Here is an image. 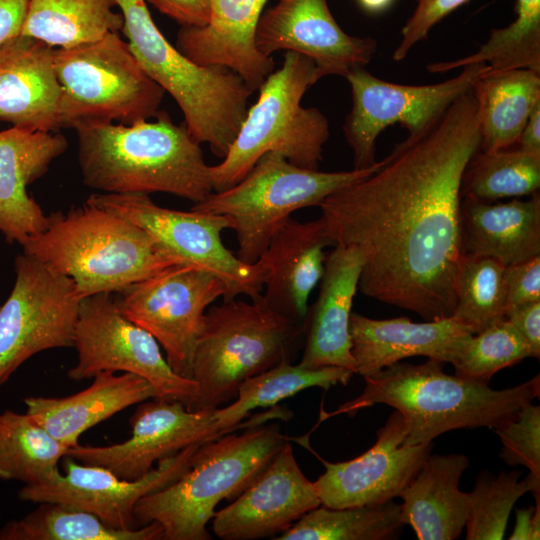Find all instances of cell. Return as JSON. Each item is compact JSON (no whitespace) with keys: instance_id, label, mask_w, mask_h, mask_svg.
Returning a JSON list of instances; mask_svg holds the SVG:
<instances>
[{"instance_id":"9a60e30c","label":"cell","mask_w":540,"mask_h":540,"mask_svg":"<svg viewBox=\"0 0 540 540\" xmlns=\"http://www.w3.org/2000/svg\"><path fill=\"white\" fill-rule=\"evenodd\" d=\"M225 293L223 282L214 275L176 264L129 285L115 300L126 318L156 339L172 370L190 378L204 315Z\"/></svg>"},{"instance_id":"1f68e13d","label":"cell","mask_w":540,"mask_h":540,"mask_svg":"<svg viewBox=\"0 0 540 540\" xmlns=\"http://www.w3.org/2000/svg\"><path fill=\"white\" fill-rule=\"evenodd\" d=\"M115 0H27L22 35L53 48H70L119 33L123 16Z\"/></svg>"},{"instance_id":"2e32d148","label":"cell","mask_w":540,"mask_h":540,"mask_svg":"<svg viewBox=\"0 0 540 540\" xmlns=\"http://www.w3.org/2000/svg\"><path fill=\"white\" fill-rule=\"evenodd\" d=\"M190 445L158 461L157 467L136 480L116 476L107 468L63 457V471L36 485H24L18 498L33 503L53 502L86 511L120 530L137 528L134 507L145 495L176 481L190 467L199 445Z\"/></svg>"},{"instance_id":"7c38bea8","label":"cell","mask_w":540,"mask_h":540,"mask_svg":"<svg viewBox=\"0 0 540 540\" xmlns=\"http://www.w3.org/2000/svg\"><path fill=\"white\" fill-rule=\"evenodd\" d=\"M73 347L78 361L67 373L72 380L122 371L149 381L158 398L178 400L187 408L197 395V384L172 370L156 339L120 312L111 293L81 299Z\"/></svg>"},{"instance_id":"ee69618b","label":"cell","mask_w":540,"mask_h":540,"mask_svg":"<svg viewBox=\"0 0 540 540\" xmlns=\"http://www.w3.org/2000/svg\"><path fill=\"white\" fill-rule=\"evenodd\" d=\"M505 319L528 344L533 358L540 357V301L511 305L506 308Z\"/></svg>"},{"instance_id":"3957f363","label":"cell","mask_w":540,"mask_h":540,"mask_svg":"<svg viewBox=\"0 0 540 540\" xmlns=\"http://www.w3.org/2000/svg\"><path fill=\"white\" fill-rule=\"evenodd\" d=\"M444 362L428 359L422 364L396 362L364 377L362 393L332 412L320 413V422L376 404L394 408L404 418L409 445L433 442L446 432L479 427L497 428L526 404L539 398L540 376L502 390L449 375Z\"/></svg>"},{"instance_id":"ab89813d","label":"cell","mask_w":540,"mask_h":540,"mask_svg":"<svg viewBox=\"0 0 540 540\" xmlns=\"http://www.w3.org/2000/svg\"><path fill=\"white\" fill-rule=\"evenodd\" d=\"M532 357L524 338L506 319L473 334L452 363L455 375L482 384L498 371Z\"/></svg>"},{"instance_id":"83f0119b","label":"cell","mask_w":540,"mask_h":540,"mask_svg":"<svg viewBox=\"0 0 540 540\" xmlns=\"http://www.w3.org/2000/svg\"><path fill=\"white\" fill-rule=\"evenodd\" d=\"M470 466L463 454H429L399 497L400 516L419 540L458 539L469 513V495L459 489Z\"/></svg>"},{"instance_id":"e575fe53","label":"cell","mask_w":540,"mask_h":540,"mask_svg":"<svg viewBox=\"0 0 540 540\" xmlns=\"http://www.w3.org/2000/svg\"><path fill=\"white\" fill-rule=\"evenodd\" d=\"M404 526L400 505L391 501L378 505L310 510L276 540H387Z\"/></svg>"},{"instance_id":"44dd1931","label":"cell","mask_w":540,"mask_h":540,"mask_svg":"<svg viewBox=\"0 0 540 540\" xmlns=\"http://www.w3.org/2000/svg\"><path fill=\"white\" fill-rule=\"evenodd\" d=\"M66 138L12 126L0 131V234L21 246L48 224L27 187L43 176L50 164L67 149Z\"/></svg>"},{"instance_id":"ffe728a7","label":"cell","mask_w":540,"mask_h":540,"mask_svg":"<svg viewBox=\"0 0 540 540\" xmlns=\"http://www.w3.org/2000/svg\"><path fill=\"white\" fill-rule=\"evenodd\" d=\"M319 505L315 483L304 475L286 441L256 479L215 512L212 530L223 540L273 538Z\"/></svg>"},{"instance_id":"cb8c5ba5","label":"cell","mask_w":540,"mask_h":540,"mask_svg":"<svg viewBox=\"0 0 540 540\" xmlns=\"http://www.w3.org/2000/svg\"><path fill=\"white\" fill-rule=\"evenodd\" d=\"M362 266V255L353 246L336 244L326 255L319 294L303 324L306 339L299 365L342 367L355 373L349 322Z\"/></svg>"},{"instance_id":"7bdbcfd3","label":"cell","mask_w":540,"mask_h":540,"mask_svg":"<svg viewBox=\"0 0 540 540\" xmlns=\"http://www.w3.org/2000/svg\"><path fill=\"white\" fill-rule=\"evenodd\" d=\"M504 277L507 307L540 301V255L505 266Z\"/></svg>"},{"instance_id":"4316f807","label":"cell","mask_w":540,"mask_h":540,"mask_svg":"<svg viewBox=\"0 0 540 540\" xmlns=\"http://www.w3.org/2000/svg\"><path fill=\"white\" fill-rule=\"evenodd\" d=\"M92 385L76 394L61 397H26V413L53 437L68 447L91 427L138 403L158 398L156 388L133 373L101 371Z\"/></svg>"},{"instance_id":"d4e9b609","label":"cell","mask_w":540,"mask_h":540,"mask_svg":"<svg viewBox=\"0 0 540 540\" xmlns=\"http://www.w3.org/2000/svg\"><path fill=\"white\" fill-rule=\"evenodd\" d=\"M55 48L19 35L0 48V119L44 132L60 129Z\"/></svg>"},{"instance_id":"f546056e","label":"cell","mask_w":540,"mask_h":540,"mask_svg":"<svg viewBox=\"0 0 540 540\" xmlns=\"http://www.w3.org/2000/svg\"><path fill=\"white\" fill-rule=\"evenodd\" d=\"M355 373L342 367L306 368L289 360L246 380L230 405L216 409V426L233 432L273 419L287 421L292 412L277 404L311 387L347 385Z\"/></svg>"},{"instance_id":"f1b7e54d","label":"cell","mask_w":540,"mask_h":540,"mask_svg":"<svg viewBox=\"0 0 540 540\" xmlns=\"http://www.w3.org/2000/svg\"><path fill=\"white\" fill-rule=\"evenodd\" d=\"M464 253L510 266L540 255V197L491 203L461 198Z\"/></svg>"},{"instance_id":"4fadbf2b","label":"cell","mask_w":540,"mask_h":540,"mask_svg":"<svg viewBox=\"0 0 540 540\" xmlns=\"http://www.w3.org/2000/svg\"><path fill=\"white\" fill-rule=\"evenodd\" d=\"M15 273L0 306V386L33 355L73 347L81 301L71 278L29 254L16 257Z\"/></svg>"},{"instance_id":"4dcf8cb0","label":"cell","mask_w":540,"mask_h":540,"mask_svg":"<svg viewBox=\"0 0 540 540\" xmlns=\"http://www.w3.org/2000/svg\"><path fill=\"white\" fill-rule=\"evenodd\" d=\"M488 71L472 90L478 104L479 150L495 152L516 144L530 113L540 103V72Z\"/></svg>"},{"instance_id":"6da1fadb","label":"cell","mask_w":540,"mask_h":540,"mask_svg":"<svg viewBox=\"0 0 540 540\" xmlns=\"http://www.w3.org/2000/svg\"><path fill=\"white\" fill-rule=\"evenodd\" d=\"M480 142L471 89L397 144L376 171L320 203L331 244L362 255V294L427 321L452 316L464 255L461 182Z\"/></svg>"},{"instance_id":"f6af8a7d","label":"cell","mask_w":540,"mask_h":540,"mask_svg":"<svg viewBox=\"0 0 540 540\" xmlns=\"http://www.w3.org/2000/svg\"><path fill=\"white\" fill-rule=\"evenodd\" d=\"M181 26L202 27L210 19L209 0H145Z\"/></svg>"},{"instance_id":"bcb514c9","label":"cell","mask_w":540,"mask_h":540,"mask_svg":"<svg viewBox=\"0 0 540 540\" xmlns=\"http://www.w3.org/2000/svg\"><path fill=\"white\" fill-rule=\"evenodd\" d=\"M27 0H0V48L21 35Z\"/></svg>"},{"instance_id":"d590c367","label":"cell","mask_w":540,"mask_h":540,"mask_svg":"<svg viewBox=\"0 0 540 540\" xmlns=\"http://www.w3.org/2000/svg\"><path fill=\"white\" fill-rule=\"evenodd\" d=\"M516 19L504 28L493 29L479 49L463 58L431 63L432 73H446L476 63L488 72L530 69L540 72V0H516Z\"/></svg>"},{"instance_id":"681fc988","label":"cell","mask_w":540,"mask_h":540,"mask_svg":"<svg viewBox=\"0 0 540 540\" xmlns=\"http://www.w3.org/2000/svg\"><path fill=\"white\" fill-rule=\"evenodd\" d=\"M360 4L369 11H380L390 5L392 0H359Z\"/></svg>"},{"instance_id":"c3c4849f","label":"cell","mask_w":540,"mask_h":540,"mask_svg":"<svg viewBox=\"0 0 540 540\" xmlns=\"http://www.w3.org/2000/svg\"><path fill=\"white\" fill-rule=\"evenodd\" d=\"M516 144L520 150L540 154V103L530 113Z\"/></svg>"},{"instance_id":"7a4b0ae2","label":"cell","mask_w":540,"mask_h":540,"mask_svg":"<svg viewBox=\"0 0 540 540\" xmlns=\"http://www.w3.org/2000/svg\"><path fill=\"white\" fill-rule=\"evenodd\" d=\"M83 183L108 194L169 193L192 201L212 192L210 166L185 123L165 111L130 125L95 122L75 128Z\"/></svg>"},{"instance_id":"5b68a950","label":"cell","mask_w":540,"mask_h":540,"mask_svg":"<svg viewBox=\"0 0 540 540\" xmlns=\"http://www.w3.org/2000/svg\"><path fill=\"white\" fill-rule=\"evenodd\" d=\"M225 433L199 445L190 467L134 507L137 527L155 522L164 540H210L207 524L222 500L240 495L287 441L277 422Z\"/></svg>"},{"instance_id":"7dc6e473","label":"cell","mask_w":540,"mask_h":540,"mask_svg":"<svg viewBox=\"0 0 540 540\" xmlns=\"http://www.w3.org/2000/svg\"><path fill=\"white\" fill-rule=\"evenodd\" d=\"M536 507L517 510L516 525L509 537L511 540L539 539L540 537V494H534Z\"/></svg>"},{"instance_id":"8d00e7d4","label":"cell","mask_w":540,"mask_h":540,"mask_svg":"<svg viewBox=\"0 0 540 540\" xmlns=\"http://www.w3.org/2000/svg\"><path fill=\"white\" fill-rule=\"evenodd\" d=\"M540 154L520 150L478 151L462 176L461 198L493 202L538 192Z\"/></svg>"},{"instance_id":"e0dca14e","label":"cell","mask_w":540,"mask_h":540,"mask_svg":"<svg viewBox=\"0 0 540 540\" xmlns=\"http://www.w3.org/2000/svg\"><path fill=\"white\" fill-rule=\"evenodd\" d=\"M216 409L193 411L178 400L152 398L142 402L131 416L130 438L108 446L77 444L69 447L65 456L107 468L122 479L136 480L150 472L155 462L225 434L216 426Z\"/></svg>"},{"instance_id":"484cf974","label":"cell","mask_w":540,"mask_h":540,"mask_svg":"<svg viewBox=\"0 0 540 540\" xmlns=\"http://www.w3.org/2000/svg\"><path fill=\"white\" fill-rule=\"evenodd\" d=\"M331 242L322 217L300 222L289 218L271 237L259 259L267 276L266 302L277 312L302 325L308 313V299L321 280Z\"/></svg>"},{"instance_id":"52a82bcc","label":"cell","mask_w":540,"mask_h":540,"mask_svg":"<svg viewBox=\"0 0 540 540\" xmlns=\"http://www.w3.org/2000/svg\"><path fill=\"white\" fill-rule=\"evenodd\" d=\"M282 66L258 88L257 101L222 162L210 166L213 192L240 182L267 152H277L299 167L318 170L330 130L326 116L301 104L306 91L323 77L307 56L285 51Z\"/></svg>"},{"instance_id":"74e56055","label":"cell","mask_w":540,"mask_h":540,"mask_svg":"<svg viewBox=\"0 0 540 540\" xmlns=\"http://www.w3.org/2000/svg\"><path fill=\"white\" fill-rule=\"evenodd\" d=\"M505 266L499 261L464 253L456 281L452 318L479 333L505 319Z\"/></svg>"},{"instance_id":"9c48e42d","label":"cell","mask_w":540,"mask_h":540,"mask_svg":"<svg viewBox=\"0 0 540 540\" xmlns=\"http://www.w3.org/2000/svg\"><path fill=\"white\" fill-rule=\"evenodd\" d=\"M374 165L350 171L322 172L299 167L277 152H267L237 184L212 192L192 210L229 216L238 258L254 264L272 235L299 209L319 206L329 195L376 171Z\"/></svg>"},{"instance_id":"ba28073f","label":"cell","mask_w":540,"mask_h":540,"mask_svg":"<svg viewBox=\"0 0 540 540\" xmlns=\"http://www.w3.org/2000/svg\"><path fill=\"white\" fill-rule=\"evenodd\" d=\"M301 331L262 294L210 306L192 355L190 378L198 391L187 409H215L234 400L246 380L288 360L289 344Z\"/></svg>"},{"instance_id":"d6986e66","label":"cell","mask_w":540,"mask_h":540,"mask_svg":"<svg viewBox=\"0 0 540 540\" xmlns=\"http://www.w3.org/2000/svg\"><path fill=\"white\" fill-rule=\"evenodd\" d=\"M254 44L265 57L280 50L307 56L323 77H345L351 70L365 67L377 49L373 38L344 32L327 0H280L262 13Z\"/></svg>"},{"instance_id":"d6a6232c","label":"cell","mask_w":540,"mask_h":540,"mask_svg":"<svg viewBox=\"0 0 540 540\" xmlns=\"http://www.w3.org/2000/svg\"><path fill=\"white\" fill-rule=\"evenodd\" d=\"M66 446L27 413H0V480L24 485L46 482L59 472Z\"/></svg>"},{"instance_id":"30bf717a","label":"cell","mask_w":540,"mask_h":540,"mask_svg":"<svg viewBox=\"0 0 540 540\" xmlns=\"http://www.w3.org/2000/svg\"><path fill=\"white\" fill-rule=\"evenodd\" d=\"M61 85L60 128L86 123L130 125L156 116L164 90L143 70L119 33L70 48H55Z\"/></svg>"},{"instance_id":"f35d334b","label":"cell","mask_w":540,"mask_h":540,"mask_svg":"<svg viewBox=\"0 0 540 540\" xmlns=\"http://www.w3.org/2000/svg\"><path fill=\"white\" fill-rule=\"evenodd\" d=\"M527 492L540 494V478L529 472L521 479L518 470L478 474L469 495L465 525L467 540H501L515 503Z\"/></svg>"},{"instance_id":"603a6c76","label":"cell","mask_w":540,"mask_h":540,"mask_svg":"<svg viewBox=\"0 0 540 540\" xmlns=\"http://www.w3.org/2000/svg\"><path fill=\"white\" fill-rule=\"evenodd\" d=\"M209 1V22L202 27L182 26L175 47L197 64L231 68L252 92L258 90L275 66L272 57L261 55L254 44L267 0Z\"/></svg>"},{"instance_id":"ac0fdd59","label":"cell","mask_w":540,"mask_h":540,"mask_svg":"<svg viewBox=\"0 0 540 540\" xmlns=\"http://www.w3.org/2000/svg\"><path fill=\"white\" fill-rule=\"evenodd\" d=\"M407 433L403 416L395 410L366 452L344 462L323 461L325 471L314 481L321 505L370 506L399 497L433 449V442L409 445Z\"/></svg>"},{"instance_id":"b9f144b4","label":"cell","mask_w":540,"mask_h":540,"mask_svg":"<svg viewBox=\"0 0 540 540\" xmlns=\"http://www.w3.org/2000/svg\"><path fill=\"white\" fill-rule=\"evenodd\" d=\"M468 1L417 0V7L403 26L402 37L392 54V59L403 60L410 50L428 35L436 23Z\"/></svg>"},{"instance_id":"8fae6325","label":"cell","mask_w":540,"mask_h":540,"mask_svg":"<svg viewBox=\"0 0 540 540\" xmlns=\"http://www.w3.org/2000/svg\"><path fill=\"white\" fill-rule=\"evenodd\" d=\"M87 200L140 226L177 264L196 267L220 279L226 288L223 301L239 295L250 299L261 295L267 276L262 260L244 263L222 241V232L234 227L229 216L161 207L147 194L97 193Z\"/></svg>"},{"instance_id":"8992f818","label":"cell","mask_w":540,"mask_h":540,"mask_svg":"<svg viewBox=\"0 0 540 540\" xmlns=\"http://www.w3.org/2000/svg\"><path fill=\"white\" fill-rule=\"evenodd\" d=\"M115 1L124 20L121 31L143 70L176 101L192 137L224 158L253 92L231 68L200 65L181 53L156 26L145 0Z\"/></svg>"},{"instance_id":"5bb4252c","label":"cell","mask_w":540,"mask_h":540,"mask_svg":"<svg viewBox=\"0 0 540 540\" xmlns=\"http://www.w3.org/2000/svg\"><path fill=\"white\" fill-rule=\"evenodd\" d=\"M489 70L485 63L462 68L443 82L428 85H404L382 80L365 67L346 76L351 87L352 108L343 131L354 156V169L374 165L376 140L388 126L402 125L409 135L432 122L457 98L470 91Z\"/></svg>"},{"instance_id":"7402d4cb","label":"cell","mask_w":540,"mask_h":540,"mask_svg":"<svg viewBox=\"0 0 540 540\" xmlns=\"http://www.w3.org/2000/svg\"><path fill=\"white\" fill-rule=\"evenodd\" d=\"M351 354L363 378L412 356L453 363L473 332L452 317L414 323L407 317L372 319L351 313Z\"/></svg>"},{"instance_id":"277c9868","label":"cell","mask_w":540,"mask_h":540,"mask_svg":"<svg viewBox=\"0 0 540 540\" xmlns=\"http://www.w3.org/2000/svg\"><path fill=\"white\" fill-rule=\"evenodd\" d=\"M23 252L72 279L83 299L121 292L177 263L140 226L88 200L68 212L48 215L46 228Z\"/></svg>"},{"instance_id":"60d3db41","label":"cell","mask_w":540,"mask_h":540,"mask_svg":"<svg viewBox=\"0 0 540 540\" xmlns=\"http://www.w3.org/2000/svg\"><path fill=\"white\" fill-rule=\"evenodd\" d=\"M502 444L500 458L509 466L522 465L540 478V407L532 402L492 429Z\"/></svg>"},{"instance_id":"836d02e7","label":"cell","mask_w":540,"mask_h":540,"mask_svg":"<svg viewBox=\"0 0 540 540\" xmlns=\"http://www.w3.org/2000/svg\"><path fill=\"white\" fill-rule=\"evenodd\" d=\"M162 528L152 522L129 530L112 528L95 515L53 502L39 506L0 529V540H160Z\"/></svg>"}]
</instances>
